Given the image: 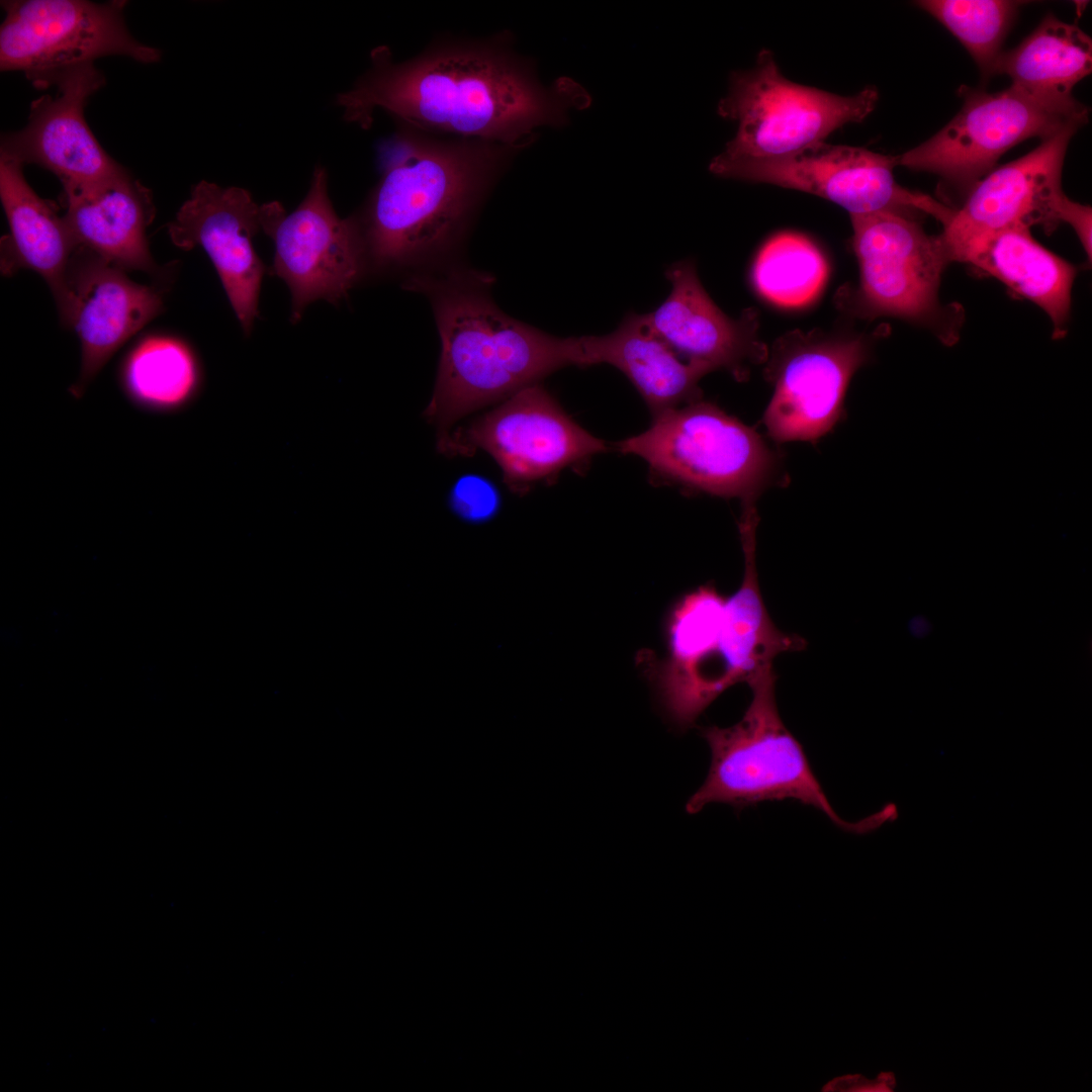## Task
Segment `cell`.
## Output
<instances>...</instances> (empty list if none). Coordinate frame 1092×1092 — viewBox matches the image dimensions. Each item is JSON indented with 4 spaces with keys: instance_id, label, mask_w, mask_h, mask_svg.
Segmentation results:
<instances>
[{
    "instance_id": "cell-24",
    "label": "cell",
    "mask_w": 1092,
    "mask_h": 1092,
    "mask_svg": "<svg viewBox=\"0 0 1092 1092\" xmlns=\"http://www.w3.org/2000/svg\"><path fill=\"white\" fill-rule=\"evenodd\" d=\"M959 262L1003 282L1040 307L1053 324V338L1063 339L1071 314L1074 265L1052 253L1024 225H1013L971 244Z\"/></svg>"
},
{
    "instance_id": "cell-5",
    "label": "cell",
    "mask_w": 1092,
    "mask_h": 1092,
    "mask_svg": "<svg viewBox=\"0 0 1092 1092\" xmlns=\"http://www.w3.org/2000/svg\"><path fill=\"white\" fill-rule=\"evenodd\" d=\"M850 221L859 280L839 289L837 307L862 320L898 317L954 344L964 311L939 301L941 276L951 263L941 236L928 235L916 215L896 211L854 214Z\"/></svg>"
},
{
    "instance_id": "cell-11",
    "label": "cell",
    "mask_w": 1092,
    "mask_h": 1092,
    "mask_svg": "<svg viewBox=\"0 0 1092 1092\" xmlns=\"http://www.w3.org/2000/svg\"><path fill=\"white\" fill-rule=\"evenodd\" d=\"M896 166V156L821 142L776 158L725 160L716 156L709 168L720 177L817 195L846 209L850 215L877 211L926 214L943 226L954 208L901 186L894 177Z\"/></svg>"
},
{
    "instance_id": "cell-26",
    "label": "cell",
    "mask_w": 1092,
    "mask_h": 1092,
    "mask_svg": "<svg viewBox=\"0 0 1092 1092\" xmlns=\"http://www.w3.org/2000/svg\"><path fill=\"white\" fill-rule=\"evenodd\" d=\"M119 379L127 399L138 410L170 415L184 410L200 386V368L183 341L154 336L139 342L123 359Z\"/></svg>"
},
{
    "instance_id": "cell-10",
    "label": "cell",
    "mask_w": 1092,
    "mask_h": 1092,
    "mask_svg": "<svg viewBox=\"0 0 1092 1092\" xmlns=\"http://www.w3.org/2000/svg\"><path fill=\"white\" fill-rule=\"evenodd\" d=\"M607 449L605 441L573 421L538 383L453 430L439 451L451 456L485 452L499 467L507 487L520 493Z\"/></svg>"
},
{
    "instance_id": "cell-8",
    "label": "cell",
    "mask_w": 1092,
    "mask_h": 1092,
    "mask_svg": "<svg viewBox=\"0 0 1092 1092\" xmlns=\"http://www.w3.org/2000/svg\"><path fill=\"white\" fill-rule=\"evenodd\" d=\"M960 111L940 130L896 156L897 166L937 175L954 190L969 192L998 160L1031 138L1049 139L1072 123L1086 124L1089 109L1040 101L1012 86L999 92L960 90Z\"/></svg>"
},
{
    "instance_id": "cell-28",
    "label": "cell",
    "mask_w": 1092,
    "mask_h": 1092,
    "mask_svg": "<svg viewBox=\"0 0 1092 1092\" xmlns=\"http://www.w3.org/2000/svg\"><path fill=\"white\" fill-rule=\"evenodd\" d=\"M916 4L960 40L984 78H989L995 75L1002 43L1023 2L922 0Z\"/></svg>"
},
{
    "instance_id": "cell-23",
    "label": "cell",
    "mask_w": 1092,
    "mask_h": 1092,
    "mask_svg": "<svg viewBox=\"0 0 1092 1092\" xmlns=\"http://www.w3.org/2000/svg\"><path fill=\"white\" fill-rule=\"evenodd\" d=\"M23 165L0 155V198L10 234L4 237L2 271L28 268L50 286L63 318L69 303V272L76 241L54 203L38 196Z\"/></svg>"
},
{
    "instance_id": "cell-3",
    "label": "cell",
    "mask_w": 1092,
    "mask_h": 1092,
    "mask_svg": "<svg viewBox=\"0 0 1092 1092\" xmlns=\"http://www.w3.org/2000/svg\"><path fill=\"white\" fill-rule=\"evenodd\" d=\"M493 278L459 266L410 274L403 288L429 299L441 340L434 390L424 412L438 449L454 425L567 366L584 367L580 337L561 338L504 312Z\"/></svg>"
},
{
    "instance_id": "cell-20",
    "label": "cell",
    "mask_w": 1092,
    "mask_h": 1092,
    "mask_svg": "<svg viewBox=\"0 0 1092 1092\" xmlns=\"http://www.w3.org/2000/svg\"><path fill=\"white\" fill-rule=\"evenodd\" d=\"M724 603L707 583L681 597L668 615L666 655L653 665L650 679L664 715L678 729L692 727L713 703L709 675Z\"/></svg>"
},
{
    "instance_id": "cell-19",
    "label": "cell",
    "mask_w": 1092,
    "mask_h": 1092,
    "mask_svg": "<svg viewBox=\"0 0 1092 1092\" xmlns=\"http://www.w3.org/2000/svg\"><path fill=\"white\" fill-rule=\"evenodd\" d=\"M759 516L755 502L741 503L738 531L744 557L740 586L725 598L718 641L709 676V693L715 701L738 682H747L772 665L775 657L802 650L804 638L780 630L765 608L756 568V529Z\"/></svg>"
},
{
    "instance_id": "cell-17",
    "label": "cell",
    "mask_w": 1092,
    "mask_h": 1092,
    "mask_svg": "<svg viewBox=\"0 0 1092 1092\" xmlns=\"http://www.w3.org/2000/svg\"><path fill=\"white\" fill-rule=\"evenodd\" d=\"M670 292L647 320L657 335L687 361L724 369L737 381L752 365L765 363L767 346L758 337V313L745 309L738 318L722 311L702 285L693 260L665 270Z\"/></svg>"
},
{
    "instance_id": "cell-1",
    "label": "cell",
    "mask_w": 1092,
    "mask_h": 1092,
    "mask_svg": "<svg viewBox=\"0 0 1092 1092\" xmlns=\"http://www.w3.org/2000/svg\"><path fill=\"white\" fill-rule=\"evenodd\" d=\"M336 103L347 121L363 128L380 108L427 132L519 151L540 127L566 125L570 112L586 108L590 97L568 77L544 85L533 62L514 50L509 34L499 33L441 39L399 63L378 47L369 69Z\"/></svg>"
},
{
    "instance_id": "cell-14",
    "label": "cell",
    "mask_w": 1092,
    "mask_h": 1092,
    "mask_svg": "<svg viewBox=\"0 0 1092 1092\" xmlns=\"http://www.w3.org/2000/svg\"><path fill=\"white\" fill-rule=\"evenodd\" d=\"M1082 125H1068L970 189L939 234L951 262H959L971 244L1005 228L1040 225L1053 232L1064 222L1071 199L1062 189L1063 165L1069 143Z\"/></svg>"
},
{
    "instance_id": "cell-15",
    "label": "cell",
    "mask_w": 1092,
    "mask_h": 1092,
    "mask_svg": "<svg viewBox=\"0 0 1092 1092\" xmlns=\"http://www.w3.org/2000/svg\"><path fill=\"white\" fill-rule=\"evenodd\" d=\"M167 228L176 247H199L207 254L243 331L249 335L258 316L265 273L252 243L263 231V205L246 189L200 181Z\"/></svg>"
},
{
    "instance_id": "cell-27",
    "label": "cell",
    "mask_w": 1092,
    "mask_h": 1092,
    "mask_svg": "<svg viewBox=\"0 0 1092 1092\" xmlns=\"http://www.w3.org/2000/svg\"><path fill=\"white\" fill-rule=\"evenodd\" d=\"M828 274V263L818 247L793 232L777 234L765 242L750 273L758 294L786 308L811 303L823 289Z\"/></svg>"
},
{
    "instance_id": "cell-21",
    "label": "cell",
    "mask_w": 1092,
    "mask_h": 1092,
    "mask_svg": "<svg viewBox=\"0 0 1092 1092\" xmlns=\"http://www.w3.org/2000/svg\"><path fill=\"white\" fill-rule=\"evenodd\" d=\"M64 219L78 249L123 269L158 273L146 237L155 216L151 191L125 169L106 179L66 184Z\"/></svg>"
},
{
    "instance_id": "cell-30",
    "label": "cell",
    "mask_w": 1092,
    "mask_h": 1092,
    "mask_svg": "<svg viewBox=\"0 0 1092 1092\" xmlns=\"http://www.w3.org/2000/svg\"><path fill=\"white\" fill-rule=\"evenodd\" d=\"M895 1086L896 1080L893 1073H881L874 1080H869L859 1074H848L828 1081L822 1091L890 1092Z\"/></svg>"
},
{
    "instance_id": "cell-13",
    "label": "cell",
    "mask_w": 1092,
    "mask_h": 1092,
    "mask_svg": "<svg viewBox=\"0 0 1092 1092\" xmlns=\"http://www.w3.org/2000/svg\"><path fill=\"white\" fill-rule=\"evenodd\" d=\"M262 205V232L275 245L271 273L285 281L292 296L290 321L299 322L317 299L339 304L368 267L355 216L341 218L334 210L325 168H314L306 196L291 213L278 201Z\"/></svg>"
},
{
    "instance_id": "cell-9",
    "label": "cell",
    "mask_w": 1092,
    "mask_h": 1092,
    "mask_svg": "<svg viewBox=\"0 0 1092 1092\" xmlns=\"http://www.w3.org/2000/svg\"><path fill=\"white\" fill-rule=\"evenodd\" d=\"M0 69L20 71L35 88L44 89L64 72L94 64L105 56L136 62H159L161 52L136 40L128 31L125 1H2Z\"/></svg>"
},
{
    "instance_id": "cell-16",
    "label": "cell",
    "mask_w": 1092,
    "mask_h": 1092,
    "mask_svg": "<svg viewBox=\"0 0 1092 1092\" xmlns=\"http://www.w3.org/2000/svg\"><path fill=\"white\" fill-rule=\"evenodd\" d=\"M104 76L87 64L57 76L58 94L41 95L30 104L27 124L4 134L0 155L21 165L34 164L59 177L62 185L91 184L121 172L91 131L84 114Z\"/></svg>"
},
{
    "instance_id": "cell-2",
    "label": "cell",
    "mask_w": 1092,
    "mask_h": 1092,
    "mask_svg": "<svg viewBox=\"0 0 1092 1092\" xmlns=\"http://www.w3.org/2000/svg\"><path fill=\"white\" fill-rule=\"evenodd\" d=\"M517 152L401 123L379 145L380 181L362 213L354 215L368 271L413 269L412 274L442 262L459 246Z\"/></svg>"
},
{
    "instance_id": "cell-18",
    "label": "cell",
    "mask_w": 1092,
    "mask_h": 1092,
    "mask_svg": "<svg viewBox=\"0 0 1092 1092\" xmlns=\"http://www.w3.org/2000/svg\"><path fill=\"white\" fill-rule=\"evenodd\" d=\"M81 249V248H80ZM84 250V249H83ZM69 272V303L62 321L81 344V365L71 395L81 398L113 354L163 309L161 294L124 270L84 250Z\"/></svg>"
},
{
    "instance_id": "cell-6",
    "label": "cell",
    "mask_w": 1092,
    "mask_h": 1092,
    "mask_svg": "<svg viewBox=\"0 0 1092 1092\" xmlns=\"http://www.w3.org/2000/svg\"><path fill=\"white\" fill-rule=\"evenodd\" d=\"M617 448L643 459L655 474L712 495L756 500L768 487L787 484L779 451L702 398L654 416L646 431Z\"/></svg>"
},
{
    "instance_id": "cell-7",
    "label": "cell",
    "mask_w": 1092,
    "mask_h": 1092,
    "mask_svg": "<svg viewBox=\"0 0 1092 1092\" xmlns=\"http://www.w3.org/2000/svg\"><path fill=\"white\" fill-rule=\"evenodd\" d=\"M878 100L874 86L841 96L792 82L781 73L772 53L762 50L752 69L731 74L728 93L719 102L720 116L738 126L718 157L765 159L796 153L824 142L847 123L861 122Z\"/></svg>"
},
{
    "instance_id": "cell-12",
    "label": "cell",
    "mask_w": 1092,
    "mask_h": 1092,
    "mask_svg": "<svg viewBox=\"0 0 1092 1092\" xmlns=\"http://www.w3.org/2000/svg\"><path fill=\"white\" fill-rule=\"evenodd\" d=\"M864 335L794 330L768 349L764 376L774 393L762 417L778 443L816 442L843 418L853 374L871 356Z\"/></svg>"
},
{
    "instance_id": "cell-22",
    "label": "cell",
    "mask_w": 1092,
    "mask_h": 1092,
    "mask_svg": "<svg viewBox=\"0 0 1092 1092\" xmlns=\"http://www.w3.org/2000/svg\"><path fill=\"white\" fill-rule=\"evenodd\" d=\"M580 340L584 367L605 363L620 370L652 417L701 399L699 382L712 371L679 357L653 330L646 313L629 312L613 332Z\"/></svg>"
},
{
    "instance_id": "cell-29",
    "label": "cell",
    "mask_w": 1092,
    "mask_h": 1092,
    "mask_svg": "<svg viewBox=\"0 0 1092 1092\" xmlns=\"http://www.w3.org/2000/svg\"><path fill=\"white\" fill-rule=\"evenodd\" d=\"M448 502L459 518L471 523H482L497 514L502 496L490 479L468 473L461 475L453 483Z\"/></svg>"
},
{
    "instance_id": "cell-4",
    "label": "cell",
    "mask_w": 1092,
    "mask_h": 1092,
    "mask_svg": "<svg viewBox=\"0 0 1092 1092\" xmlns=\"http://www.w3.org/2000/svg\"><path fill=\"white\" fill-rule=\"evenodd\" d=\"M776 680L772 665L766 666L747 681L751 701L737 723L702 729L711 751V764L705 782L687 802V812L699 813L713 803L742 810L765 801L793 799L815 808L835 826L853 834H869L896 821L899 810L893 802L853 822L838 815L804 748L781 718Z\"/></svg>"
},
{
    "instance_id": "cell-31",
    "label": "cell",
    "mask_w": 1092,
    "mask_h": 1092,
    "mask_svg": "<svg viewBox=\"0 0 1092 1092\" xmlns=\"http://www.w3.org/2000/svg\"><path fill=\"white\" fill-rule=\"evenodd\" d=\"M1091 219L1092 209L1090 206L1073 200L1070 201L1064 222L1069 223L1076 232L1089 259H1091Z\"/></svg>"
},
{
    "instance_id": "cell-25",
    "label": "cell",
    "mask_w": 1092,
    "mask_h": 1092,
    "mask_svg": "<svg viewBox=\"0 0 1092 1092\" xmlns=\"http://www.w3.org/2000/svg\"><path fill=\"white\" fill-rule=\"evenodd\" d=\"M1092 70V40L1081 28L1053 14L1017 47L1002 52L995 74L1007 75L1012 87L1061 107L1081 104L1072 91Z\"/></svg>"
}]
</instances>
